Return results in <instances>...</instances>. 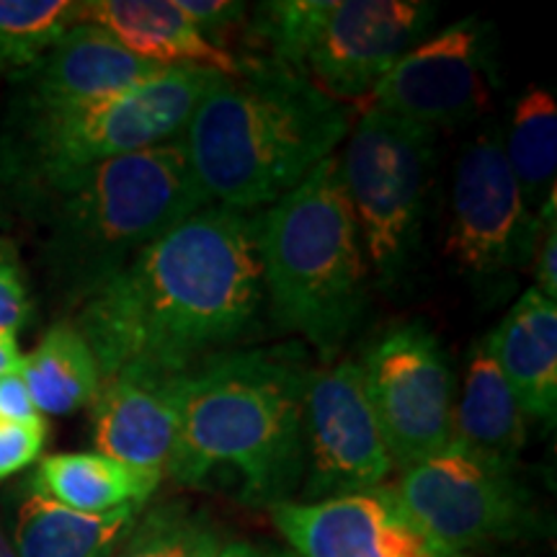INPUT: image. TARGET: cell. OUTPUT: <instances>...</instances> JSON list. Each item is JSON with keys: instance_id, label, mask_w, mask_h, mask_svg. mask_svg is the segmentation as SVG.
I'll return each mask as SVG.
<instances>
[{"instance_id": "cell-31", "label": "cell", "mask_w": 557, "mask_h": 557, "mask_svg": "<svg viewBox=\"0 0 557 557\" xmlns=\"http://www.w3.org/2000/svg\"><path fill=\"white\" fill-rule=\"evenodd\" d=\"M21 359H24V354H21L18 346V333H0V377H3V374L18 372Z\"/></svg>"}, {"instance_id": "cell-33", "label": "cell", "mask_w": 557, "mask_h": 557, "mask_svg": "<svg viewBox=\"0 0 557 557\" xmlns=\"http://www.w3.org/2000/svg\"><path fill=\"white\" fill-rule=\"evenodd\" d=\"M0 557H16V549H13L11 534L5 532L3 524H0Z\"/></svg>"}, {"instance_id": "cell-1", "label": "cell", "mask_w": 557, "mask_h": 557, "mask_svg": "<svg viewBox=\"0 0 557 557\" xmlns=\"http://www.w3.org/2000/svg\"><path fill=\"white\" fill-rule=\"evenodd\" d=\"M263 305L256 214L205 205L75 308L70 323L116 374L178 377L233 351Z\"/></svg>"}, {"instance_id": "cell-8", "label": "cell", "mask_w": 557, "mask_h": 557, "mask_svg": "<svg viewBox=\"0 0 557 557\" xmlns=\"http://www.w3.org/2000/svg\"><path fill=\"white\" fill-rule=\"evenodd\" d=\"M436 158V129L361 109L338 158L341 181L357 218L367 263L380 287L408 274Z\"/></svg>"}, {"instance_id": "cell-14", "label": "cell", "mask_w": 557, "mask_h": 557, "mask_svg": "<svg viewBox=\"0 0 557 557\" xmlns=\"http://www.w3.org/2000/svg\"><path fill=\"white\" fill-rule=\"evenodd\" d=\"M271 519L292 557H462L436 542L393 487L323 500H284Z\"/></svg>"}, {"instance_id": "cell-32", "label": "cell", "mask_w": 557, "mask_h": 557, "mask_svg": "<svg viewBox=\"0 0 557 557\" xmlns=\"http://www.w3.org/2000/svg\"><path fill=\"white\" fill-rule=\"evenodd\" d=\"M218 557H292V555L278 553V549L269 545H256V542H230V545H222Z\"/></svg>"}, {"instance_id": "cell-30", "label": "cell", "mask_w": 557, "mask_h": 557, "mask_svg": "<svg viewBox=\"0 0 557 557\" xmlns=\"http://www.w3.org/2000/svg\"><path fill=\"white\" fill-rule=\"evenodd\" d=\"M45 418L34 406L29 387L21 372H11L0 377V421H34Z\"/></svg>"}, {"instance_id": "cell-21", "label": "cell", "mask_w": 557, "mask_h": 557, "mask_svg": "<svg viewBox=\"0 0 557 557\" xmlns=\"http://www.w3.org/2000/svg\"><path fill=\"white\" fill-rule=\"evenodd\" d=\"M163 475L145 472L99 451H70L39 462L32 491L83 513H109L124 506H145Z\"/></svg>"}, {"instance_id": "cell-9", "label": "cell", "mask_w": 557, "mask_h": 557, "mask_svg": "<svg viewBox=\"0 0 557 557\" xmlns=\"http://www.w3.org/2000/svg\"><path fill=\"white\" fill-rule=\"evenodd\" d=\"M557 191L532 212L504 152V135L487 127L462 148L451 178L444 253L475 287L491 292L534 259L547 209Z\"/></svg>"}, {"instance_id": "cell-26", "label": "cell", "mask_w": 557, "mask_h": 557, "mask_svg": "<svg viewBox=\"0 0 557 557\" xmlns=\"http://www.w3.org/2000/svg\"><path fill=\"white\" fill-rule=\"evenodd\" d=\"M45 418L34 421H0V480L16 475L37 462L47 444Z\"/></svg>"}, {"instance_id": "cell-5", "label": "cell", "mask_w": 557, "mask_h": 557, "mask_svg": "<svg viewBox=\"0 0 557 557\" xmlns=\"http://www.w3.org/2000/svg\"><path fill=\"white\" fill-rule=\"evenodd\" d=\"M263 299L282 331L333 359L367 305V253L338 158L256 212Z\"/></svg>"}, {"instance_id": "cell-4", "label": "cell", "mask_w": 557, "mask_h": 557, "mask_svg": "<svg viewBox=\"0 0 557 557\" xmlns=\"http://www.w3.org/2000/svg\"><path fill=\"white\" fill-rule=\"evenodd\" d=\"M205 205L181 139L78 173L32 209L45 222L39 263L47 287L78 308Z\"/></svg>"}, {"instance_id": "cell-10", "label": "cell", "mask_w": 557, "mask_h": 557, "mask_svg": "<svg viewBox=\"0 0 557 557\" xmlns=\"http://www.w3.org/2000/svg\"><path fill=\"white\" fill-rule=\"evenodd\" d=\"M393 491L431 537L462 557L521 540L537 529L532 498L513 468L455 444L403 470Z\"/></svg>"}, {"instance_id": "cell-3", "label": "cell", "mask_w": 557, "mask_h": 557, "mask_svg": "<svg viewBox=\"0 0 557 557\" xmlns=\"http://www.w3.org/2000/svg\"><path fill=\"white\" fill-rule=\"evenodd\" d=\"M351 109L282 65L248 54L201 99L181 132L207 205L256 214L336 156Z\"/></svg>"}, {"instance_id": "cell-25", "label": "cell", "mask_w": 557, "mask_h": 557, "mask_svg": "<svg viewBox=\"0 0 557 557\" xmlns=\"http://www.w3.org/2000/svg\"><path fill=\"white\" fill-rule=\"evenodd\" d=\"M222 537L205 513L165 504L139 513L127 540L111 557H218Z\"/></svg>"}, {"instance_id": "cell-18", "label": "cell", "mask_w": 557, "mask_h": 557, "mask_svg": "<svg viewBox=\"0 0 557 557\" xmlns=\"http://www.w3.org/2000/svg\"><path fill=\"white\" fill-rule=\"evenodd\" d=\"M81 21L101 26L124 50L163 67L197 65L238 73L240 58L209 45L176 0H81Z\"/></svg>"}, {"instance_id": "cell-17", "label": "cell", "mask_w": 557, "mask_h": 557, "mask_svg": "<svg viewBox=\"0 0 557 557\" xmlns=\"http://www.w3.org/2000/svg\"><path fill=\"white\" fill-rule=\"evenodd\" d=\"M527 418L553 426L557 416V302L529 287L483 338Z\"/></svg>"}, {"instance_id": "cell-7", "label": "cell", "mask_w": 557, "mask_h": 557, "mask_svg": "<svg viewBox=\"0 0 557 557\" xmlns=\"http://www.w3.org/2000/svg\"><path fill=\"white\" fill-rule=\"evenodd\" d=\"M436 9L421 0H271L250 11L263 58L305 75L341 103H361L418 41Z\"/></svg>"}, {"instance_id": "cell-11", "label": "cell", "mask_w": 557, "mask_h": 557, "mask_svg": "<svg viewBox=\"0 0 557 557\" xmlns=\"http://www.w3.org/2000/svg\"><path fill=\"white\" fill-rule=\"evenodd\" d=\"M359 369L393 465L408 470L451 447L455 372L426 325L400 323L385 331Z\"/></svg>"}, {"instance_id": "cell-24", "label": "cell", "mask_w": 557, "mask_h": 557, "mask_svg": "<svg viewBox=\"0 0 557 557\" xmlns=\"http://www.w3.org/2000/svg\"><path fill=\"white\" fill-rule=\"evenodd\" d=\"M75 0H0V75H16L78 24Z\"/></svg>"}, {"instance_id": "cell-15", "label": "cell", "mask_w": 557, "mask_h": 557, "mask_svg": "<svg viewBox=\"0 0 557 557\" xmlns=\"http://www.w3.org/2000/svg\"><path fill=\"white\" fill-rule=\"evenodd\" d=\"M163 65L137 58L103 32L78 21L29 67L11 75L13 109H52L122 94L156 78Z\"/></svg>"}, {"instance_id": "cell-2", "label": "cell", "mask_w": 557, "mask_h": 557, "mask_svg": "<svg viewBox=\"0 0 557 557\" xmlns=\"http://www.w3.org/2000/svg\"><path fill=\"white\" fill-rule=\"evenodd\" d=\"M302 348H233L178 374V438L165 475L181 485L233 480L246 504L292 500L305 478Z\"/></svg>"}, {"instance_id": "cell-19", "label": "cell", "mask_w": 557, "mask_h": 557, "mask_svg": "<svg viewBox=\"0 0 557 557\" xmlns=\"http://www.w3.org/2000/svg\"><path fill=\"white\" fill-rule=\"evenodd\" d=\"M527 423L524 408L480 338L470 348L462 395L455 400L451 444L517 470L527 447Z\"/></svg>"}, {"instance_id": "cell-6", "label": "cell", "mask_w": 557, "mask_h": 557, "mask_svg": "<svg viewBox=\"0 0 557 557\" xmlns=\"http://www.w3.org/2000/svg\"><path fill=\"white\" fill-rule=\"evenodd\" d=\"M225 75L178 65L103 99L52 109L5 111L0 189L32 212L78 173L178 139L201 99Z\"/></svg>"}, {"instance_id": "cell-13", "label": "cell", "mask_w": 557, "mask_h": 557, "mask_svg": "<svg viewBox=\"0 0 557 557\" xmlns=\"http://www.w3.org/2000/svg\"><path fill=\"white\" fill-rule=\"evenodd\" d=\"M393 468L359 361L312 369L305 398V504L377 487Z\"/></svg>"}, {"instance_id": "cell-23", "label": "cell", "mask_w": 557, "mask_h": 557, "mask_svg": "<svg viewBox=\"0 0 557 557\" xmlns=\"http://www.w3.org/2000/svg\"><path fill=\"white\" fill-rule=\"evenodd\" d=\"M504 152L529 209L537 212L555 189L557 173V107L549 90H524L508 122Z\"/></svg>"}, {"instance_id": "cell-27", "label": "cell", "mask_w": 557, "mask_h": 557, "mask_svg": "<svg viewBox=\"0 0 557 557\" xmlns=\"http://www.w3.org/2000/svg\"><path fill=\"white\" fill-rule=\"evenodd\" d=\"M32 318V295L26 287L16 250L0 240V333H18Z\"/></svg>"}, {"instance_id": "cell-28", "label": "cell", "mask_w": 557, "mask_h": 557, "mask_svg": "<svg viewBox=\"0 0 557 557\" xmlns=\"http://www.w3.org/2000/svg\"><path fill=\"white\" fill-rule=\"evenodd\" d=\"M176 3L184 11V16L191 21L194 29L214 47H220L227 32L235 29L248 16V5L235 3V0H176Z\"/></svg>"}, {"instance_id": "cell-29", "label": "cell", "mask_w": 557, "mask_h": 557, "mask_svg": "<svg viewBox=\"0 0 557 557\" xmlns=\"http://www.w3.org/2000/svg\"><path fill=\"white\" fill-rule=\"evenodd\" d=\"M557 205L547 209V220L542 225L537 248H534V276H537V284L534 289L542 292L547 299H555L557 302Z\"/></svg>"}, {"instance_id": "cell-16", "label": "cell", "mask_w": 557, "mask_h": 557, "mask_svg": "<svg viewBox=\"0 0 557 557\" xmlns=\"http://www.w3.org/2000/svg\"><path fill=\"white\" fill-rule=\"evenodd\" d=\"M178 377L116 374L90 403L99 455L165 478L178 438Z\"/></svg>"}, {"instance_id": "cell-12", "label": "cell", "mask_w": 557, "mask_h": 557, "mask_svg": "<svg viewBox=\"0 0 557 557\" xmlns=\"http://www.w3.org/2000/svg\"><path fill=\"white\" fill-rule=\"evenodd\" d=\"M496 60L491 37L478 18H459L387 70L359 109L442 129L470 124L491 103Z\"/></svg>"}, {"instance_id": "cell-20", "label": "cell", "mask_w": 557, "mask_h": 557, "mask_svg": "<svg viewBox=\"0 0 557 557\" xmlns=\"http://www.w3.org/2000/svg\"><path fill=\"white\" fill-rule=\"evenodd\" d=\"M145 506L83 513L29 491L13 521L16 557H111L127 540Z\"/></svg>"}, {"instance_id": "cell-22", "label": "cell", "mask_w": 557, "mask_h": 557, "mask_svg": "<svg viewBox=\"0 0 557 557\" xmlns=\"http://www.w3.org/2000/svg\"><path fill=\"white\" fill-rule=\"evenodd\" d=\"M21 377L41 416H67L94 403L101 369L88 341L70 320L50 325L37 346L21 359Z\"/></svg>"}]
</instances>
